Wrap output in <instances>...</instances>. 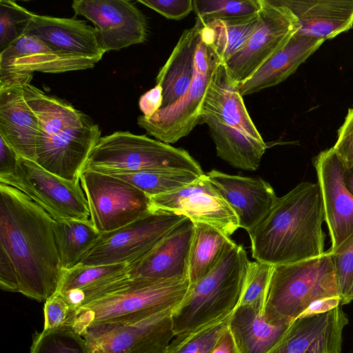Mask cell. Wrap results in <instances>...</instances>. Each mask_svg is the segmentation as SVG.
Here are the masks:
<instances>
[{"mask_svg":"<svg viewBox=\"0 0 353 353\" xmlns=\"http://www.w3.org/2000/svg\"><path fill=\"white\" fill-rule=\"evenodd\" d=\"M54 221L25 193L0 183V248L14 265L19 292L39 302L57 292L63 272Z\"/></svg>","mask_w":353,"mask_h":353,"instance_id":"6da1fadb","label":"cell"},{"mask_svg":"<svg viewBox=\"0 0 353 353\" xmlns=\"http://www.w3.org/2000/svg\"><path fill=\"white\" fill-rule=\"evenodd\" d=\"M322 194L318 183L301 182L278 197L248 233L252 256L270 265L294 263L325 253Z\"/></svg>","mask_w":353,"mask_h":353,"instance_id":"7a4b0ae2","label":"cell"},{"mask_svg":"<svg viewBox=\"0 0 353 353\" xmlns=\"http://www.w3.org/2000/svg\"><path fill=\"white\" fill-rule=\"evenodd\" d=\"M22 88L39 120L36 163L66 180L79 179L101 137L99 126L61 99L48 95L30 83L23 84Z\"/></svg>","mask_w":353,"mask_h":353,"instance_id":"3957f363","label":"cell"},{"mask_svg":"<svg viewBox=\"0 0 353 353\" xmlns=\"http://www.w3.org/2000/svg\"><path fill=\"white\" fill-rule=\"evenodd\" d=\"M249 263L243 248L230 239L216 265L190 284L184 299L173 309L174 337L192 334L230 316L239 305Z\"/></svg>","mask_w":353,"mask_h":353,"instance_id":"277c9868","label":"cell"},{"mask_svg":"<svg viewBox=\"0 0 353 353\" xmlns=\"http://www.w3.org/2000/svg\"><path fill=\"white\" fill-rule=\"evenodd\" d=\"M332 296H340L332 256L327 251L305 261L275 265L263 316L272 325H289L314 301Z\"/></svg>","mask_w":353,"mask_h":353,"instance_id":"5b68a950","label":"cell"},{"mask_svg":"<svg viewBox=\"0 0 353 353\" xmlns=\"http://www.w3.org/2000/svg\"><path fill=\"white\" fill-rule=\"evenodd\" d=\"M189 286L188 277L169 280L129 277L115 291L79 307L73 329L81 335L99 322L140 319L174 308L183 301Z\"/></svg>","mask_w":353,"mask_h":353,"instance_id":"8992f818","label":"cell"},{"mask_svg":"<svg viewBox=\"0 0 353 353\" xmlns=\"http://www.w3.org/2000/svg\"><path fill=\"white\" fill-rule=\"evenodd\" d=\"M87 170L103 174L161 170L204 174L199 163L184 149L128 131L101 137L82 170Z\"/></svg>","mask_w":353,"mask_h":353,"instance_id":"52a82bcc","label":"cell"},{"mask_svg":"<svg viewBox=\"0 0 353 353\" xmlns=\"http://www.w3.org/2000/svg\"><path fill=\"white\" fill-rule=\"evenodd\" d=\"M185 217L172 212L152 210L123 227L101 233L78 265H131L146 255Z\"/></svg>","mask_w":353,"mask_h":353,"instance_id":"ba28073f","label":"cell"},{"mask_svg":"<svg viewBox=\"0 0 353 353\" xmlns=\"http://www.w3.org/2000/svg\"><path fill=\"white\" fill-rule=\"evenodd\" d=\"M174 308L140 319L99 322L81 336L89 353H165L174 337Z\"/></svg>","mask_w":353,"mask_h":353,"instance_id":"9c48e42d","label":"cell"},{"mask_svg":"<svg viewBox=\"0 0 353 353\" xmlns=\"http://www.w3.org/2000/svg\"><path fill=\"white\" fill-rule=\"evenodd\" d=\"M79 179L90 219L100 234L123 227L152 211L150 196L121 179L87 170L81 171Z\"/></svg>","mask_w":353,"mask_h":353,"instance_id":"30bf717a","label":"cell"},{"mask_svg":"<svg viewBox=\"0 0 353 353\" xmlns=\"http://www.w3.org/2000/svg\"><path fill=\"white\" fill-rule=\"evenodd\" d=\"M296 16L279 0H261L260 23L245 46L225 63L236 83L249 78L281 50L298 30Z\"/></svg>","mask_w":353,"mask_h":353,"instance_id":"8fae6325","label":"cell"},{"mask_svg":"<svg viewBox=\"0 0 353 353\" xmlns=\"http://www.w3.org/2000/svg\"><path fill=\"white\" fill-rule=\"evenodd\" d=\"M6 185L25 193L54 220L90 218L79 179L66 180L19 157L16 174Z\"/></svg>","mask_w":353,"mask_h":353,"instance_id":"7c38bea8","label":"cell"},{"mask_svg":"<svg viewBox=\"0 0 353 353\" xmlns=\"http://www.w3.org/2000/svg\"><path fill=\"white\" fill-rule=\"evenodd\" d=\"M94 59L56 51L24 34L0 52V88L30 83L34 72L59 73L93 68Z\"/></svg>","mask_w":353,"mask_h":353,"instance_id":"4fadbf2b","label":"cell"},{"mask_svg":"<svg viewBox=\"0 0 353 353\" xmlns=\"http://www.w3.org/2000/svg\"><path fill=\"white\" fill-rule=\"evenodd\" d=\"M72 8L75 15L83 16L94 24L105 52L147 39V19L130 1L75 0Z\"/></svg>","mask_w":353,"mask_h":353,"instance_id":"5bb4252c","label":"cell"},{"mask_svg":"<svg viewBox=\"0 0 353 353\" xmlns=\"http://www.w3.org/2000/svg\"><path fill=\"white\" fill-rule=\"evenodd\" d=\"M152 210L172 212L194 223L210 225L230 237L239 228L237 216L206 174L173 192L150 197Z\"/></svg>","mask_w":353,"mask_h":353,"instance_id":"9a60e30c","label":"cell"},{"mask_svg":"<svg viewBox=\"0 0 353 353\" xmlns=\"http://www.w3.org/2000/svg\"><path fill=\"white\" fill-rule=\"evenodd\" d=\"M323 199L324 217L333 253L353 234V195L345 181V168L334 151H321L313 159Z\"/></svg>","mask_w":353,"mask_h":353,"instance_id":"2e32d148","label":"cell"},{"mask_svg":"<svg viewBox=\"0 0 353 353\" xmlns=\"http://www.w3.org/2000/svg\"><path fill=\"white\" fill-rule=\"evenodd\" d=\"M221 61L203 68L194 64V78L185 94L172 105L159 109L150 118L139 116L138 125L157 140L168 144L188 135L199 124L205 94Z\"/></svg>","mask_w":353,"mask_h":353,"instance_id":"e0dca14e","label":"cell"},{"mask_svg":"<svg viewBox=\"0 0 353 353\" xmlns=\"http://www.w3.org/2000/svg\"><path fill=\"white\" fill-rule=\"evenodd\" d=\"M348 317L339 306L329 312L299 318L270 353H341Z\"/></svg>","mask_w":353,"mask_h":353,"instance_id":"ac0fdd59","label":"cell"},{"mask_svg":"<svg viewBox=\"0 0 353 353\" xmlns=\"http://www.w3.org/2000/svg\"><path fill=\"white\" fill-rule=\"evenodd\" d=\"M210 181L236 214L239 228L248 233L265 216L277 196L261 178L232 175L212 170Z\"/></svg>","mask_w":353,"mask_h":353,"instance_id":"d6986e66","label":"cell"},{"mask_svg":"<svg viewBox=\"0 0 353 353\" xmlns=\"http://www.w3.org/2000/svg\"><path fill=\"white\" fill-rule=\"evenodd\" d=\"M194 223L185 217L146 255L130 265V279L169 280L188 277Z\"/></svg>","mask_w":353,"mask_h":353,"instance_id":"ffe728a7","label":"cell"},{"mask_svg":"<svg viewBox=\"0 0 353 353\" xmlns=\"http://www.w3.org/2000/svg\"><path fill=\"white\" fill-rule=\"evenodd\" d=\"M24 34L34 35L53 50L94 59L99 61L105 52L94 27L75 18H59L32 12Z\"/></svg>","mask_w":353,"mask_h":353,"instance_id":"44dd1931","label":"cell"},{"mask_svg":"<svg viewBox=\"0 0 353 353\" xmlns=\"http://www.w3.org/2000/svg\"><path fill=\"white\" fill-rule=\"evenodd\" d=\"M130 264L81 265L63 270L57 292L79 308L119 288L129 279Z\"/></svg>","mask_w":353,"mask_h":353,"instance_id":"7402d4cb","label":"cell"},{"mask_svg":"<svg viewBox=\"0 0 353 353\" xmlns=\"http://www.w3.org/2000/svg\"><path fill=\"white\" fill-rule=\"evenodd\" d=\"M39 120L26 101L22 85L0 88V137L19 157L37 161Z\"/></svg>","mask_w":353,"mask_h":353,"instance_id":"603a6c76","label":"cell"},{"mask_svg":"<svg viewBox=\"0 0 353 353\" xmlns=\"http://www.w3.org/2000/svg\"><path fill=\"white\" fill-rule=\"evenodd\" d=\"M296 16V32L332 39L353 26V0H279Z\"/></svg>","mask_w":353,"mask_h":353,"instance_id":"cb8c5ba5","label":"cell"},{"mask_svg":"<svg viewBox=\"0 0 353 353\" xmlns=\"http://www.w3.org/2000/svg\"><path fill=\"white\" fill-rule=\"evenodd\" d=\"M201 114H209L229 128L263 141L247 111L239 85L228 74L224 61L220 63L215 71Z\"/></svg>","mask_w":353,"mask_h":353,"instance_id":"d4e9b609","label":"cell"},{"mask_svg":"<svg viewBox=\"0 0 353 353\" xmlns=\"http://www.w3.org/2000/svg\"><path fill=\"white\" fill-rule=\"evenodd\" d=\"M325 41L296 32L281 50L269 58L249 78L238 84L241 95L252 94L283 82Z\"/></svg>","mask_w":353,"mask_h":353,"instance_id":"484cf974","label":"cell"},{"mask_svg":"<svg viewBox=\"0 0 353 353\" xmlns=\"http://www.w3.org/2000/svg\"><path fill=\"white\" fill-rule=\"evenodd\" d=\"M205 23L196 18L194 25L185 30L164 65L160 69L156 84L162 88L161 108L176 102L189 89L194 74V54Z\"/></svg>","mask_w":353,"mask_h":353,"instance_id":"4316f807","label":"cell"},{"mask_svg":"<svg viewBox=\"0 0 353 353\" xmlns=\"http://www.w3.org/2000/svg\"><path fill=\"white\" fill-rule=\"evenodd\" d=\"M206 123L215 144L216 155L235 168L256 170L268 146L243 132L226 126L212 116L201 114L199 124Z\"/></svg>","mask_w":353,"mask_h":353,"instance_id":"83f0119b","label":"cell"},{"mask_svg":"<svg viewBox=\"0 0 353 353\" xmlns=\"http://www.w3.org/2000/svg\"><path fill=\"white\" fill-rule=\"evenodd\" d=\"M289 326L272 325L257 310L241 305L236 307L228 322L240 353H270Z\"/></svg>","mask_w":353,"mask_h":353,"instance_id":"f1b7e54d","label":"cell"},{"mask_svg":"<svg viewBox=\"0 0 353 353\" xmlns=\"http://www.w3.org/2000/svg\"><path fill=\"white\" fill-rule=\"evenodd\" d=\"M53 230L63 270L77 266L100 236L90 219L54 220Z\"/></svg>","mask_w":353,"mask_h":353,"instance_id":"f546056e","label":"cell"},{"mask_svg":"<svg viewBox=\"0 0 353 353\" xmlns=\"http://www.w3.org/2000/svg\"><path fill=\"white\" fill-rule=\"evenodd\" d=\"M204 23L203 32L225 63L245 46L256 30L260 23V11L252 15L213 20Z\"/></svg>","mask_w":353,"mask_h":353,"instance_id":"4dcf8cb0","label":"cell"},{"mask_svg":"<svg viewBox=\"0 0 353 353\" xmlns=\"http://www.w3.org/2000/svg\"><path fill=\"white\" fill-rule=\"evenodd\" d=\"M191 243L188 279L190 284L196 283L216 265L230 237L214 227L195 223Z\"/></svg>","mask_w":353,"mask_h":353,"instance_id":"1f68e13d","label":"cell"},{"mask_svg":"<svg viewBox=\"0 0 353 353\" xmlns=\"http://www.w3.org/2000/svg\"><path fill=\"white\" fill-rule=\"evenodd\" d=\"M106 174L128 182L150 197L180 189L200 176L192 172L181 170L117 172Z\"/></svg>","mask_w":353,"mask_h":353,"instance_id":"d6a6232c","label":"cell"},{"mask_svg":"<svg viewBox=\"0 0 353 353\" xmlns=\"http://www.w3.org/2000/svg\"><path fill=\"white\" fill-rule=\"evenodd\" d=\"M30 353H89L83 337L71 327L36 332Z\"/></svg>","mask_w":353,"mask_h":353,"instance_id":"836d02e7","label":"cell"},{"mask_svg":"<svg viewBox=\"0 0 353 353\" xmlns=\"http://www.w3.org/2000/svg\"><path fill=\"white\" fill-rule=\"evenodd\" d=\"M197 18L204 23L252 15L260 11L261 0H194Z\"/></svg>","mask_w":353,"mask_h":353,"instance_id":"e575fe53","label":"cell"},{"mask_svg":"<svg viewBox=\"0 0 353 353\" xmlns=\"http://www.w3.org/2000/svg\"><path fill=\"white\" fill-rule=\"evenodd\" d=\"M272 265L250 261L238 306L252 307L264 313Z\"/></svg>","mask_w":353,"mask_h":353,"instance_id":"d590c367","label":"cell"},{"mask_svg":"<svg viewBox=\"0 0 353 353\" xmlns=\"http://www.w3.org/2000/svg\"><path fill=\"white\" fill-rule=\"evenodd\" d=\"M229 319L230 316L192 334L174 337L165 353H212L227 328Z\"/></svg>","mask_w":353,"mask_h":353,"instance_id":"8d00e7d4","label":"cell"},{"mask_svg":"<svg viewBox=\"0 0 353 353\" xmlns=\"http://www.w3.org/2000/svg\"><path fill=\"white\" fill-rule=\"evenodd\" d=\"M32 14L14 1H0L1 52L24 34Z\"/></svg>","mask_w":353,"mask_h":353,"instance_id":"74e56055","label":"cell"},{"mask_svg":"<svg viewBox=\"0 0 353 353\" xmlns=\"http://www.w3.org/2000/svg\"><path fill=\"white\" fill-rule=\"evenodd\" d=\"M77 309L61 292L57 291L45 301L43 330L73 328Z\"/></svg>","mask_w":353,"mask_h":353,"instance_id":"f35d334b","label":"cell"},{"mask_svg":"<svg viewBox=\"0 0 353 353\" xmlns=\"http://www.w3.org/2000/svg\"><path fill=\"white\" fill-rule=\"evenodd\" d=\"M331 254L337 277L341 305L343 299L353 285V234Z\"/></svg>","mask_w":353,"mask_h":353,"instance_id":"ab89813d","label":"cell"},{"mask_svg":"<svg viewBox=\"0 0 353 353\" xmlns=\"http://www.w3.org/2000/svg\"><path fill=\"white\" fill-rule=\"evenodd\" d=\"M332 148L346 169L353 166V108L348 110Z\"/></svg>","mask_w":353,"mask_h":353,"instance_id":"60d3db41","label":"cell"},{"mask_svg":"<svg viewBox=\"0 0 353 353\" xmlns=\"http://www.w3.org/2000/svg\"><path fill=\"white\" fill-rule=\"evenodd\" d=\"M138 2L166 19L174 20L185 18L194 10L192 0H139Z\"/></svg>","mask_w":353,"mask_h":353,"instance_id":"b9f144b4","label":"cell"},{"mask_svg":"<svg viewBox=\"0 0 353 353\" xmlns=\"http://www.w3.org/2000/svg\"><path fill=\"white\" fill-rule=\"evenodd\" d=\"M19 154L0 137V183L8 184L17 172Z\"/></svg>","mask_w":353,"mask_h":353,"instance_id":"7bdbcfd3","label":"cell"},{"mask_svg":"<svg viewBox=\"0 0 353 353\" xmlns=\"http://www.w3.org/2000/svg\"><path fill=\"white\" fill-rule=\"evenodd\" d=\"M0 288L7 292H19L14 265L7 253L1 248H0Z\"/></svg>","mask_w":353,"mask_h":353,"instance_id":"ee69618b","label":"cell"},{"mask_svg":"<svg viewBox=\"0 0 353 353\" xmlns=\"http://www.w3.org/2000/svg\"><path fill=\"white\" fill-rule=\"evenodd\" d=\"M163 95L161 85H156L139 99V105L143 116L150 118L162 107Z\"/></svg>","mask_w":353,"mask_h":353,"instance_id":"f6af8a7d","label":"cell"},{"mask_svg":"<svg viewBox=\"0 0 353 353\" xmlns=\"http://www.w3.org/2000/svg\"><path fill=\"white\" fill-rule=\"evenodd\" d=\"M341 297L332 296L316 300L299 316L307 317L329 312L341 305ZM299 319V318H298Z\"/></svg>","mask_w":353,"mask_h":353,"instance_id":"bcb514c9","label":"cell"},{"mask_svg":"<svg viewBox=\"0 0 353 353\" xmlns=\"http://www.w3.org/2000/svg\"><path fill=\"white\" fill-rule=\"evenodd\" d=\"M212 353H240L228 325L218 340Z\"/></svg>","mask_w":353,"mask_h":353,"instance_id":"7dc6e473","label":"cell"},{"mask_svg":"<svg viewBox=\"0 0 353 353\" xmlns=\"http://www.w3.org/2000/svg\"><path fill=\"white\" fill-rule=\"evenodd\" d=\"M344 181L347 190L353 195V166L345 169Z\"/></svg>","mask_w":353,"mask_h":353,"instance_id":"c3c4849f","label":"cell"},{"mask_svg":"<svg viewBox=\"0 0 353 353\" xmlns=\"http://www.w3.org/2000/svg\"><path fill=\"white\" fill-rule=\"evenodd\" d=\"M353 300V285L341 302V306L350 303Z\"/></svg>","mask_w":353,"mask_h":353,"instance_id":"681fc988","label":"cell"}]
</instances>
